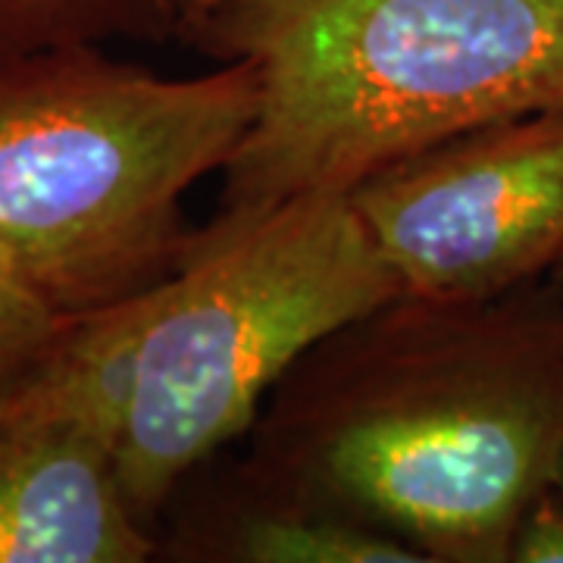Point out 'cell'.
Wrapping results in <instances>:
<instances>
[{"mask_svg": "<svg viewBox=\"0 0 563 563\" xmlns=\"http://www.w3.org/2000/svg\"><path fill=\"white\" fill-rule=\"evenodd\" d=\"M563 454V301L548 279L492 301L395 295L295 363L239 473L413 548L510 563Z\"/></svg>", "mask_w": 563, "mask_h": 563, "instance_id": "cell-1", "label": "cell"}, {"mask_svg": "<svg viewBox=\"0 0 563 563\" xmlns=\"http://www.w3.org/2000/svg\"><path fill=\"white\" fill-rule=\"evenodd\" d=\"M179 41L261 85L203 229L563 107V0H188Z\"/></svg>", "mask_w": 563, "mask_h": 563, "instance_id": "cell-2", "label": "cell"}, {"mask_svg": "<svg viewBox=\"0 0 563 563\" xmlns=\"http://www.w3.org/2000/svg\"><path fill=\"white\" fill-rule=\"evenodd\" d=\"M247 60L166 79L76 44L0 63V263L63 320L179 269L181 198L222 173L257 113Z\"/></svg>", "mask_w": 563, "mask_h": 563, "instance_id": "cell-3", "label": "cell"}, {"mask_svg": "<svg viewBox=\"0 0 563 563\" xmlns=\"http://www.w3.org/2000/svg\"><path fill=\"white\" fill-rule=\"evenodd\" d=\"M401 295L347 195H303L195 229L179 269L110 307L113 466L151 532L198 466L251 432L282 376L339 325Z\"/></svg>", "mask_w": 563, "mask_h": 563, "instance_id": "cell-4", "label": "cell"}, {"mask_svg": "<svg viewBox=\"0 0 563 563\" xmlns=\"http://www.w3.org/2000/svg\"><path fill=\"white\" fill-rule=\"evenodd\" d=\"M344 195L401 295L501 298L563 254V107L439 141Z\"/></svg>", "mask_w": 563, "mask_h": 563, "instance_id": "cell-5", "label": "cell"}, {"mask_svg": "<svg viewBox=\"0 0 563 563\" xmlns=\"http://www.w3.org/2000/svg\"><path fill=\"white\" fill-rule=\"evenodd\" d=\"M157 551L98 429L25 388L0 404V563H144Z\"/></svg>", "mask_w": 563, "mask_h": 563, "instance_id": "cell-6", "label": "cell"}, {"mask_svg": "<svg viewBox=\"0 0 563 563\" xmlns=\"http://www.w3.org/2000/svg\"><path fill=\"white\" fill-rule=\"evenodd\" d=\"M176 561L222 563H426L398 539L320 507L288 501L229 473V485L203 507H181L176 539L166 544Z\"/></svg>", "mask_w": 563, "mask_h": 563, "instance_id": "cell-7", "label": "cell"}, {"mask_svg": "<svg viewBox=\"0 0 563 563\" xmlns=\"http://www.w3.org/2000/svg\"><path fill=\"white\" fill-rule=\"evenodd\" d=\"M188 0H0V63L117 38H179Z\"/></svg>", "mask_w": 563, "mask_h": 563, "instance_id": "cell-8", "label": "cell"}, {"mask_svg": "<svg viewBox=\"0 0 563 563\" xmlns=\"http://www.w3.org/2000/svg\"><path fill=\"white\" fill-rule=\"evenodd\" d=\"M69 322L0 263V404L38 376Z\"/></svg>", "mask_w": 563, "mask_h": 563, "instance_id": "cell-9", "label": "cell"}, {"mask_svg": "<svg viewBox=\"0 0 563 563\" xmlns=\"http://www.w3.org/2000/svg\"><path fill=\"white\" fill-rule=\"evenodd\" d=\"M510 563H563V498L554 485L526 507L510 539Z\"/></svg>", "mask_w": 563, "mask_h": 563, "instance_id": "cell-10", "label": "cell"}, {"mask_svg": "<svg viewBox=\"0 0 563 563\" xmlns=\"http://www.w3.org/2000/svg\"><path fill=\"white\" fill-rule=\"evenodd\" d=\"M544 279H548V285L561 295V301H563V254H561V261L551 266V273H548Z\"/></svg>", "mask_w": 563, "mask_h": 563, "instance_id": "cell-11", "label": "cell"}, {"mask_svg": "<svg viewBox=\"0 0 563 563\" xmlns=\"http://www.w3.org/2000/svg\"><path fill=\"white\" fill-rule=\"evenodd\" d=\"M554 488H558V495L563 498V454H561V463H558V476H554Z\"/></svg>", "mask_w": 563, "mask_h": 563, "instance_id": "cell-12", "label": "cell"}]
</instances>
